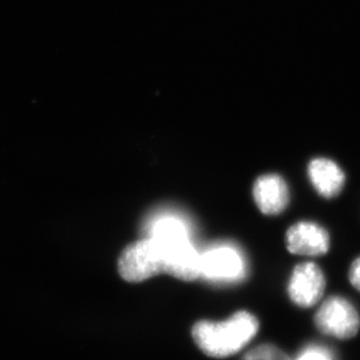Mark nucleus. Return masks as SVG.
<instances>
[{
  "instance_id": "nucleus-2",
  "label": "nucleus",
  "mask_w": 360,
  "mask_h": 360,
  "mask_svg": "<svg viewBox=\"0 0 360 360\" xmlns=\"http://www.w3.org/2000/svg\"><path fill=\"white\" fill-rule=\"evenodd\" d=\"M259 322L248 311L233 314L223 322L200 321L193 326V338L204 354L226 358L237 354L257 335Z\"/></svg>"
},
{
  "instance_id": "nucleus-4",
  "label": "nucleus",
  "mask_w": 360,
  "mask_h": 360,
  "mask_svg": "<svg viewBox=\"0 0 360 360\" xmlns=\"http://www.w3.org/2000/svg\"><path fill=\"white\" fill-rule=\"evenodd\" d=\"M315 324L321 333L338 340H350L359 330V314L347 299L333 296L317 310Z\"/></svg>"
},
{
  "instance_id": "nucleus-9",
  "label": "nucleus",
  "mask_w": 360,
  "mask_h": 360,
  "mask_svg": "<svg viewBox=\"0 0 360 360\" xmlns=\"http://www.w3.org/2000/svg\"><path fill=\"white\" fill-rule=\"evenodd\" d=\"M241 360H292L279 347L271 344H262L253 347L244 354Z\"/></svg>"
},
{
  "instance_id": "nucleus-8",
  "label": "nucleus",
  "mask_w": 360,
  "mask_h": 360,
  "mask_svg": "<svg viewBox=\"0 0 360 360\" xmlns=\"http://www.w3.org/2000/svg\"><path fill=\"white\" fill-rule=\"evenodd\" d=\"M308 174L314 187L323 198H336L345 184L343 170L336 162L326 158L314 159L308 166Z\"/></svg>"
},
{
  "instance_id": "nucleus-7",
  "label": "nucleus",
  "mask_w": 360,
  "mask_h": 360,
  "mask_svg": "<svg viewBox=\"0 0 360 360\" xmlns=\"http://www.w3.org/2000/svg\"><path fill=\"white\" fill-rule=\"evenodd\" d=\"M253 198L262 214H281L289 203L288 186L280 175L266 174L255 181Z\"/></svg>"
},
{
  "instance_id": "nucleus-11",
  "label": "nucleus",
  "mask_w": 360,
  "mask_h": 360,
  "mask_svg": "<svg viewBox=\"0 0 360 360\" xmlns=\"http://www.w3.org/2000/svg\"><path fill=\"white\" fill-rule=\"evenodd\" d=\"M349 278H350V282L354 288L358 289L360 292V257L356 259L354 264L351 265Z\"/></svg>"
},
{
  "instance_id": "nucleus-10",
  "label": "nucleus",
  "mask_w": 360,
  "mask_h": 360,
  "mask_svg": "<svg viewBox=\"0 0 360 360\" xmlns=\"http://www.w3.org/2000/svg\"><path fill=\"white\" fill-rule=\"evenodd\" d=\"M295 360H335L331 351L321 345H310L300 352Z\"/></svg>"
},
{
  "instance_id": "nucleus-5",
  "label": "nucleus",
  "mask_w": 360,
  "mask_h": 360,
  "mask_svg": "<svg viewBox=\"0 0 360 360\" xmlns=\"http://www.w3.org/2000/svg\"><path fill=\"white\" fill-rule=\"evenodd\" d=\"M326 289V278L322 269L314 262L296 266L289 280L288 294L292 302L302 308H309L322 299Z\"/></svg>"
},
{
  "instance_id": "nucleus-1",
  "label": "nucleus",
  "mask_w": 360,
  "mask_h": 360,
  "mask_svg": "<svg viewBox=\"0 0 360 360\" xmlns=\"http://www.w3.org/2000/svg\"><path fill=\"white\" fill-rule=\"evenodd\" d=\"M200 252L188 233L150 236L129 245L120 255V273L127 282H143L159 274L194 281L200 278Z\"/></svg>"
},
{
  "instance_id": "nucleus-3",
  "label": "nucleus",
  "mask_w": 360,
  "mask_h": 360,
  "mask_svg": "<svg viewBox=\"0 0 360 360\" xmlns=\"http://www.w3.org/2000/svg\"><path fill=\"white\" fill-rule=\"evenodd\" d=\"M248 276L243 252L230 243L211 245L200 252V278L214 283H236Z\"/></svg>"
},
{
  "instance_id": "nucleus-6",
  "label": "nucleus",
  "mask_w": 360,
  "mask_h": 360,
  "mask_svg": "<svg viewBox=\"0 0 360 360\" xmlns=\"http://www.w3.org/2000/svg\"><path fill=\"white\" fill-rule=\"evenodd\" d=\"M287 248L290 253L320 257L329 251L330 238L326 229L310 221H300L287 231Z\"/></svg>"
}]
</instances>
